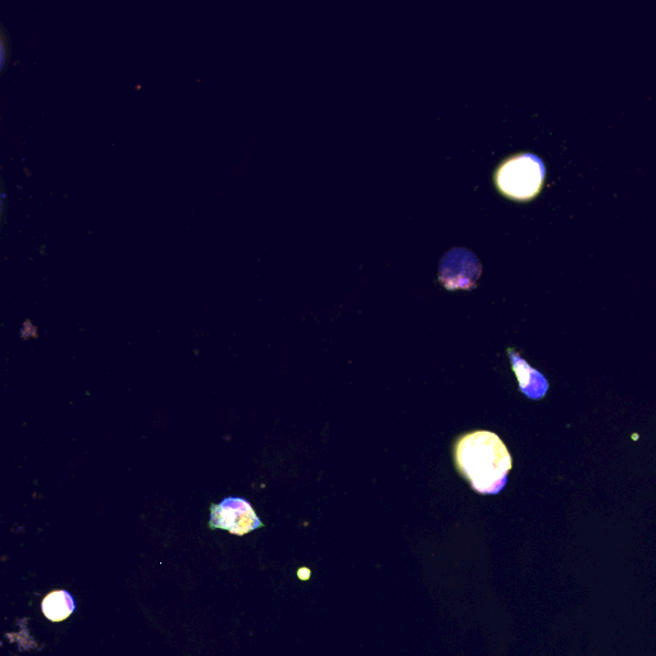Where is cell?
<instances>
[{"instance_id": "7a4b0ae2", "label": "cell", "mask_w": 656, "mask_h": 656, "mask_svg": "<svg viewBox=\"0 0 656 656\" xmlns=\"http://www.w3.org/2000/svg\"><path fill=\"white\" fill-rule=\"evenodd\" d=\"M544 179V162L531 153L518 154L507 159L496 171V184L499 189L514 199L535 197Z\"/></svg>"}, {"instance_id": "5b68a950", "label": "cell", "mask_w": 656, "mask_h": 656, "mask_svg": "<svg viewBox=\"0 0 656 656\" xmlns=\"http://www.w3.org/2000/svg\"><path fill=\"white\" fill-rule=\"evenodd\" d=\"M75 609V599L66 590L50 592L41 603L43 614L52 622L65 621Z\"/></svg>"}, {"instance_id": "6da1fadb", "label": "cell", "mask_w": 656, "mask_h": 656, "mask_svg": "<svg viewBox=\"0 0 656 656\" xmlns=\"http://www.w3.org/2000/svg\"><path fill=\"white\" fill-rule=\"evenodd\" d=\"M455 466L472 489L496 495L504 489L512 469V457L500 437L490 431L463 435L454 448Z\"/></svg>"}, {"instance_id": "52a82bcc", "label": "cell", "mask_w": 656, "mask_h": 656, "mask_svg": "<svg viewBox=\"0 0 656 656\" xmlns=\"http://www.w3.org/2000/svg\"><path fill=\"white\" fill-rule=\"evenodd\" d=\"M0 199H2V202H0V208H2V218L4 220V217H6L7 193H6V189H4L3 184H2V194H0Z\"/></svg>"}, {"instance_id": "3957f363", "label": "cell", "mask_w": 656, "mask_h": 656, "mask_svg": "<svg viewBox=\"0 0 656 656\" xmlns=\"http://www.w3.org/2000/svg\"><path fill=\"white\" fill-rule=\"evenodd\" d=\"M209 526L212 530H225L232 535L244 536L263 527V523L248 500L231 496L220 504L212 505Z\"/></svg>"}, {"instance_id": "277c9868", "label": "cell", "mask_w": 656, "mask_h": 656, "mask_svg": "<svg viewBox=\"0 0 656 656\" xmlns=\"http://www.w3.org/2000/svg\"><path fill=\"white\" fill-rule=\"evenodd\" d=\"M443 262L458 267V270H440L441 280L449 289L468 287L480 276V262H478L476 255L469 252V250L462 248L451 249L449 253L445 254Z\"/></svg>"}, {"instance_id": "8992f818", "label": "cell", "mask_w": 656, "mask_h": 656, "mask_svg": "<svg viewBox=\"0 0 656 656\" xmlns=\"http://www.w3.org/2000/svg\"><path fill=\"white\" fill-rule=\"evenodd\" d=\"M11 40L8 38L6 29L2 26V38H0V68L4 70L8 57L11 56Z\"/></svg>"}, {"instance_id": "ba28073f", "label": "cell", "mask_w": 656, "mask_h": 656, "mask_svg": "<svg viewBox=\"0 0 656 656\" xmlns=\"http://www.w3.org/2000/svg\"><path fill=\"white\" fill-rule=\"evenodd\" d=\"M311 576H312L311 569H308V568H300L299 571H298V577H299L300 580H302V581H308L309 578H311Z\"/></svg>"}]
</instances>
